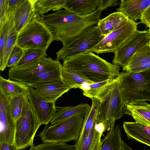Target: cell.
Instances as JSON below:
<instances>
[{
  "mask_svg": "<svg viewBox=\"0 0 150 150\" xmlns=\"http://www.w3.org/2000/svg\"><path fill=\"white\" fill-rule=\"evenodd\" d=\"M114 80H108L91 84H85L82 89L83 91V96L91 99L96 98L99 92Z\"/></svg>",
  "mask_w": 150,
  "mask_h": 150,
  "instance_id": "obj_33",
  "label": "cell"
},
{
  "mask_svg": "<svg viewBox=\"0 0 150 150\" xmlns=\"http://www.w3.org/2000/svg\"><path fill=\"white\" fill-rule=\"evenodd\" d=\"M118 78L125 105L136 101H150V69L135 73L122 71Z\"/></svg>",
  "mask_w": 150,
  "mask_h": 150,
  "instance_id": "obj_5",
  "label": "cell"
},
{
  "mask_svg": "<svg viewBox=\"0 0 150 150\" xmlns=\"http://www.w3.org/2000/svg\"><path fill=\"white\" fill-rule=\"evenodd\" d=\"M97 98L100 100V103L97 112L96 123H102L104 132H108L112 124L125 114L118 76L102 89Z\"/></svg>",
  "mask_w": 150,
  "mask_h": 150,
  "instance_id": "obj_4",
  "label": "cell"
},
{
  "mask_svg": "<svg viewBox=\"0 0 150 150\" xmlns=\"http://www.w3.org/2000/svg\"><path fill=\"white\" fill-rule=\"evenodd\" d=\"M100 9L90 14L82 16L65 9L40 16L53 35L54 41L67 44L84 30L96 25L101 15Z\"/></svg>",
  "mask_w": 150,
  "mask_h": 150,
  "instance_id": "obj_1",
  "label": "cell"
},
{
  "mask_svg": "<svg viewBox=\"0 0 150 150\" xmlns=\"http://www.w3.org/2000/svg\"><path fill=\"white\" fill-rule=\"evenodd\" d=\"M0 150H18L14 144H11L6 142L0 143Z\"/></svg>",
  "mask_w": 150,
  "mask_h": 150,
  "instance_id": "obj_39",
  "label": "cell"
},
{
  "mask_svg": "<svg viewBox=\"0 0 150 150\" xmlns=\"http://www.w3.org/2000/svg\"><path fill=\"white\" fill-rule=\"evenodd\" d=\"M46 51L41 50L29 49L23 50L21 57L13 67H17L31 62L38 59L47 57Z\"/></svg>",
  "mask_w": 150,
  "mask_h": 150,
  "instance_id": "obj_31",
  "label": "cell"
},
{
  "mask_svg": "<svg viewBox=\"0 0 150 150\" xmlns=\"http://www.w3.org/2000/svg\"><path fill=\"white\" fill-rule=\"evenodd\" d=\"M0 32L6 26L12 10L9 6L8 0H0Z\"/></svg>",
  "mask_w": 150,
  "mask_h": 150,
  "instance_id": "obj_34",
  "label": "cell"
},
{
  "mask_svg": "<svg viewBox=\"0 0 150 150\" xmlns=\"http://www.w3.org/2000/svg\"><path fill=\"white\" fill-rule=\"evenodd\" d=\"M149 41L148 30L140 31L137 29L114 53L112 64L122 68L125 67L135 53L149 44Z\"/></svg>",
  "mask_w": 150,
  "mask_h": 150,
  "instance_id": "obj_11",
  "label": "cell"
},
{
  "mask_svg": "<svg viewBox=\"0 0 150 150\" xmlns=\"http://www.w3.org/2000/svg\"><path fill=\"white\" fill-rule=\"evenodd\" d=\"M33 88L37 95L43 100L54 103L70 90L63 81L37 86Z\"/></svg>",
  "mask_w": 150,
  "mask_h": 150,
  "instance_id": "obj_15",
  "label": "cell"
},
{
  "mask_svg": "<svg viewBox=\"0 0 150 150\" xmlns=\"http://www.w3.org/2000/svg\"><path fill=\"white\" fill-rule=\"evenodd\" d=\"M84 119L83 116L78 115L50 126L46 125L38 135L43 142H76L79 137Z\"/></svg>",
  "mask_w": 150,
  "mask_h": 150,
  "instance_id": "obj_7",
  "label": "cell"
},
{
  "mask_svg": "<svg viewBox=\"0 0 150 150\" xmlns=\"http://www.w3.org/2000/svg\"><path fill=\"white\" fill-rule=\"evenodd\" d=\"M104 36L101 34L97 25L88 28L57 52L56 59L63 61L78 54L89 52Z\"/></svg>",
  "mask_w": 150,
  "mask_h": 150,
  "instance_id": "obj_9",
  "label": "cell"
},
{
  "mask_svg": "<svg viewBox=\"0 0 150 150\" xmlns=\"http://www.w3.org/2000/svg\"><path fill=\"white\" fill-rule=\"evenodd\" d=\"M101 0H67L63 8L79 15L90 14L99 9Z\"/></svg>",
  "mask_w": 150,
  "mask_h": 150,
  "instance_id": "obj_22",
  "label": "cell"
},
{
  "mask_svg": "<svg viewBox=\"0 0 150 150\" xmlns=\"http://www.w3.org/2000/svg\"><path fill=\"white\" fill-rule=\"evenodd\" d=\"M6 33L7 29L5 26L3 30L0 32V63L2 62L3 59Z\"/></svg>",
  "mask_w": 150,
  "mask_h": 150,
  "instance_id": "obj_36",
  "label": "cell"
},
{
  "mask_svg": "<svg viewBox=\"0 0 150 150\" xmlns=\"http://www.w3.org/2000/svg\"><path fill=\"white\" fill-rule=\"evenodd\" d=\"M129 21L122 13L116 11L100 19L97 25L102 35L105 36L124 26Z\"/></svg>",
  "mask_w": 150,
  "mask_h": 150,
  "instance_id": "obj_19",
  "label": "cell"
},
{
  "mask_svg": "<svg viewBox=\"0 0 150 150\" xmlns=\"http://www.w3.org/2000/svg\"><path fill=\"white\" fill-rule=\"evenodd\" d=\"M20 0H8L9 6L11 9L13 10L17 5Z\"/></svg>",
  "mask_w": 150,
  "mask_h": 150,
  "instance_id": "obj_40",
  "label": "cell"
},
{
  "mask_svg": "<svg viewBox=\"0 0 150 150\" xmlns=\"http://www.w3.org/2000/svg\"><path fill=\"white\" fill-rule=\"evenodd\" d=\"M27 94L28 101L41 125L48 124L56 112L55 103L44 100L31 87H29Z\"/></svg>",
  "mask_w": 150,
  "mask_h": 150,
  "instance_id": "obj_13",
  "label": "cell"
},
{
  "mask_svg": "<svg viewBox=\"0 0 150 150\" xmlns=\"http://www.w3.org/2000/svg\"><path fill=\"white\" fill-rule=\"evenodd\" d=\"M67 0H35V11L38 18L50 10L58 11L63 8Z\"/></svg>",
  "mask_w": 150,
  "mask_h": 150,
  "instance_id": "obj_28",
  "label": "cell"
},
{
  "mask_svg": "<svg viewBox=\"0 0 150 150\" xmlns=\"http://www.w3.org/2000/svg\"><path fill=\"white\" fill-rule=\"evenodd\" d=\"M6 27L7 33L6 38L4 54L2 62L0 63V70L3 71L7 67L8 59L15 46L18 33L16 31L13 18V10Z\"/></svg>",
  "mask_w": 150,
  "mask_h": 150,
  "instance_id": "obj_24",
  "label": "cell"
},
{
  "mask_svg": "<svg viewBox=\"0 0 150 150\" xmlns=\"http://www.w3.org/2000/svg\"><path fill=\"white\" fill-rule=\"evenodd\" d=\"M150 105L144 101L125 105V114L131 116L135 122L150 126Z\"/></svg>",
  "mask_w": 150,
  "mask_h": 150,
  "instance_id": "obj_20",
  "label": "cell"
},
{
  "mask_svg": "<svg viewBox=\"0 0 150 150\" xmlns=\"http://www.w3.org/2000/svg\"><path fill=\"white\" fill-rule=\"evenodd\" d=\"M63 61V66L75 71L93 83L114 80L120 73V66L107 62L91 52Z\"/></svg>",
  "mask_w": 150,
  "mask_h": 150,
  "instance_id": "obj_3",
  "label": "cell"
},
{
  "mask_svg": "<svg viewBox=\"0 0 150 150\" xmlns=\"http://www.w3.org/2000/svg\"><path fill=\"white\" fill-rule=\"evenodd\" d=\"M9 98L0 89V143L13 144H14L15 125Z\"/></svg>",
  "mask_w": 150,
  "mask_h": 150,
  "instance_id": "obj_12",
  "label": "cell"
},
{
  "mask_svg": "<svg viewBox=\"0 0 150 150\" xmlns=\"http://www.w3.org/2000/svg\"><path fill=\"white\" fill-rule=\"evenodd\" d=\"M148 30L149 31V37H150V41H149V45L150 46V29H149Z\"/></svg>",
  "mask_w": 150,
  "mask_h": 150,
  "instance_id": "obj_42",
  "label": "cell"
},
{
  "mask_svg": "<svg viewBox=\"0 0 150 150\" xmlns=\"http://www.w3.org/2000/svg\"><path fill=\"white\" fill-rule=\"evenodd\" d=\"M138 23L130 20L125 25L104 37L89 51L97 54L115 53L135 32Z\"/></svg>",
  "mask_w": 150,
  "mask_h": 150,
  "instance_id": "obj_10",
  "label": "cell"
},
{
  "mask_svg": "<svg viewBox=\"0 0 150 150\" xmlns=\"http://www.w3.org/2000/svg\"><path fill=\"white\" fill-rule=\"evenodd\" d=\"M113 123L105 138L100 150H122L121 130L119 125L115 127Z\"/></svg>",
  "mask_w": 150,
  "mask_h": 150,
  "instance_id": "obj_26",
  "label": "cell"
},
{
  "mask_svg": "<svg viewBox=\"0 0 150 150\" xmlns=\"http://www.w3.org/2000/svg\"><path fill=\"white\" fill-rule=\"evenodd\" d=\"M96 124L91 130L80 150H100L104 139L101 140L103 133L96 128Z\"/></svg>",
  "mask_w": 150,
  "mask_h": 150,
  "instance_id": "obj_29",
  "label": "cell"
},
{
  "mask_svg": "<svg viewBox=\"0 0 150 150\" xmlns=\"http://www.w3.org/2000/svg\"><path fill=\"white\" fill-rule=\"evenodd\" d=\"M117 0H101L99 9L102 11L108 7L115 6L118 4Z\"/></svg>",
  "mask_w": 150,
  "mask_h": 150,
  "instance_id": "obj_37",
  "label": "cell"
},
{
  "mask_svg": "<svg viewBox=\"0 0 150 150\" xmlns=\"http://www.w3.org/2000/svg\"><path fill=\"white\" fill-rule=\"evenodd\" d=\"M23 50L20 47L15 46L9 56L7 67H11L15 65L20 59Z\"/></svg>",
  "mask_w": 150,
  "mask_h": 150,
  "instance_id": "obj_35",
  "label": "cell"
},
{
  "mask_svg": "<svg viewBox=\"0 0 150 150\" xmlns=\"http://www.w3.org/2000/svg\"><path fill=\"white\" fill-rule=\"evenodd\" d=\"M29 86L20 81L6 79L1 76L0 89L7 96L11 98L26 91Z\"/></svg>",
  "mask_w": 150,
  "mask_h": 150,
  "instance_id": "obj_27",
  "label": "cell"
},
{
  "mask_svg": "<svg viewBox=\"0 0 150 150\" xmlns=\"http://www.w3.org/2000/svg\"><path fill=\"white\" fill-rule=\"evenodd\" d=\"M149 108H150V106H149Z\"/></svg>",
  "mask_w": 150,
  "mask_h": 150,
  "instance_id": "obj_43",
  "label": "cell"
},
{
  "mask_svg": "<svg viewBox=\"0 0 150 150\" xmlns=\"http://www.w3.org/2000/svg\"><path fill=\"white\" fill-rule=\"evenodd\" d=\"M123 127L128 139L150 147V126L136 122H124Z\"/></svg>",
  "mask_w": 150,
  "mask_h": 150,
  "instance_id": "obj_18",
  "label": "cell"
},
{
  "mask_svg": "<svg viewBox=\"0 0 150 150\" xmlns=\"http://www.w3.org/2000/svg\"><path fill=\"white\" fill-rule=\"evenodd\" d=\"M29 150H76V149L74 145L64 142H43L36 145L33 144Z\"/></svg>",
  "mask_w": 150,
  "mask_h": 150,
  "instance_id": "obj_32",
  "label": "cell"
},
{
  "mask_svg": "<svg viewBox=\"0 0 150 150\" xmlns=\"http://www.w3.org/2000/svg\"><path fill=\"white\" fill-rule=\"evenodd\" d=\"M27 91L9 98L10 108L15 122L20 117L23 107L28 100Z\"/></svg>",
  "mask_w": 150,
  "mask_h": 150,
  "instance_id": "obj_30",
  "label": "cell"
},
{
  "mask_svg": "<svg viewBox=\"0 0 150 150\" xmlns=\"http://www.w3.org/2000/svg\"><path fill=\"white\" fill-rule=\"evenodd\" d=\"M35 0H20L13 11L16 31L18 33L35 18H38L34 8Z\"/></svg>",
  "mask_w": 150,
  "mask_h": 150,
  "instance_id": "obj_14",
  "label": "cell"
},
{
  "mask_svg": "<svg viewBox=\"0 0 150 150\" xmlns=\"http://www.w3.org/2000/svg\"><path fill=\"white\" fill-rule=\"evenodd\" d=\"M122 150H133L124 141L122 142Z\"/></svg>",
  "mask_w": 150,
  "mask_h": 150,
  "instance_id": "obj_41",
  "label": "cell"
},
{
  "mask_svg": "<svg viewBox=\"0 0 150 150\" xmlns=\"http://www.w3.org/2000/svg\"><path fill=\"white\" fill-rule=\"evenodd\" d=\"M62 66L59 60L44 57L17 67H10L8 77L33 88L37 86L63 81Z\"/></svg>",
  "mask_w": 150,
  "mask_h": 150,
  "instance_id": "obj_2",
  "label": "cell"
},
{
  "mask_svg": "<svg viewBox=\"0 0 150 150\" xmlns=\"http://www.w3.org/2000/svg\"><path fill=\"white\" fill-rule=\"evenodd\" d=\"M62 76L63 81L70 89L72 88L81 89L85 83H94L75 71L63 66L62 69Z\"/></svg>",
  "mask_w": 150,
  "mask_h": 150,
  "instance_id": "obj_25",
  "label": "cell"
},
{
  "mask_svg": "<svg viewBox=\"0 0 150 150\" xmlns=\"http://www.w3.org/2000/svg\"><path fill=\"white\" fill-rule=\"evenodd\" d=\"M54 41L53 35L48 28L42 21L35 18L18 33L15 45L23 50L33 49L46 51Z\"/></svg>",
  "mask_w": 150,
  "mask_h": 150,
  "instance_id": "obj_6",
  "label": "cell"
},
{
  "mask_svg": "<svg viewBox=\"0 0 150 150\" xmlns=\"http://www.w3.org/2000/svg\"><path fill=\"white\" fill-rule=\"evenodd\" d=\"M141 20L142 23L145 24L150 29V5L143 13Z\"/></svg>",
  "mask_w": 150,
  "mask_h": 150,
  "instance_id": "obj_38",
  "label": "cell"
},
{
  "mask_svg": "<svg viewBox=\"0 0 150 150\" xmlns=\"http://www.w3.org/2000/svg\"><path fill=\"white\" fill-rule=\"evenodd\" d=\"M15 125L14 144L18 150L24 149L33 144L34 137L41 125L28 100Z\"/></svg>",
  "mask_w": 150,
  "mask_h": 150,
  "instance_id": "obj_8",
  "label": "cell"
},
{
  "mask_svg": "<svg viewBox=\"0 0 150 150\" xmlns=\"http://www.w3.org/2000/svg\"><path fill=\"white\" fill-rule=\"evenodd\" d=\"M122 69L124 71L132 73L150 69V46L149 44L137 51L127 65Z\"/></svg>",
  "mask_w": 150,
  "mask_h": 150,
  "instance_id": "obj_16",
  "label": "cell"
},
{
  "mask_svg": "<svg viewBox=\"0 0 150 150\" xmlns=\"http://www.w3.org/2000/svg\"><path fill=\"white\" fill-rule=\"evenodd\" d=\"M116 11L120 12L129 20L141 19L145 10L150 5V0H121Z\"/></svg>",
  "mask_w": 150,
  "mask_h": 150,
  "instance_id": "obj_17",
  "label": "cell"
},
{
  "mask_svg": "<svg viewBox=\"0 0 150 150\" xmlns=\"http://www.w3.org/2000/svg\"><path fill=\"white\" fill-rule=\"evenodd\" d=\"M91 106L87 104L82 103L75 106L60 108L57 110L54 116L50 121L51 125L71 117L82 115L84 118L88 116Z\"/></svg>",
  "mask_w": 150,
  "mask_h": 150,
  "instance_id": "obj_23",
  "label": "cell"
},
{
  "mask_svg": "<svg viewBox=\"0 0 150 150\" xmlns=\"http://www.w3.org/2000/svg\"><path fill=\"white\" fill-rule=\"evenodd\" d=\"M92 104L87 116L84 118L82 127L78 140L74 145L76 150H80L90 132L96 123V115L100 100L98 98L91 99Z\"/></svg>",
  "mask_w": 150,
  "mask_h": 150,
  "instance_id": "obj_21",
  "label": "cell"
}]
</instances>
